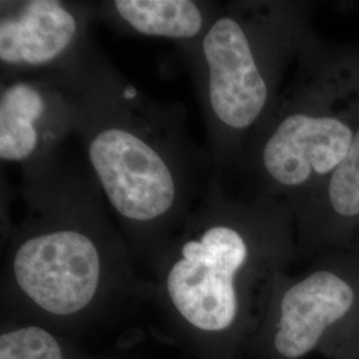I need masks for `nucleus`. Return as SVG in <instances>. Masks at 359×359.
<instances>
[{
    "instance_id": "nucleus-2",
    "label": "nucleus",
    "mask_w": 359,
    "mask_h": 359,
    "mask_svg": "<svg viewBox=\"0 0 359 359\" xmlns=\"http://www.w3.org/2000/svg\"><path fill=\"white\" fill-rule=\"evenodd\" d=\"M297 252L292 215L252 194L231 196L213 173L158 256L160 290L180 318L231 344L249 342Z\"/></svg>"
},
{
    "instance_id": "nucleus-4",
    "label": "nucleus",
    "mask_w": 359,
    "mask_h": 359,
    "mask_svg": "<svg viewBox=\"0 0 359 359\" xmlns=\"http://www.w3.org/2000/svg\"><path fill=\"white\" fill-rule=\"evenodd\" d=\"M305 16L304 7L290 1L219 4L203 38L181 50L218 179L236 173L246 145L277 103L287 69L309 41Z\"/></svg>"
},
{
    "instance_id": "nucleus-7",
    "label": "nucleus",
    "mask_w": 359,
    "mask_h": 359,
    "mask_svg": "<svg viewBox=\"0 0 359 359\" xmlns=\"http://www.w3.org/2000/svg\"><path fill=\"white\" fill-rule=\"evenodd\" d=\"M96 3L65 0L0 1L1 77L53 74L90 43Z\"/></svg>"
},
{
    "instance_id": "nucleus-10",
    "label": "nucleus",
    "mask_w": 359,
    "mask_h": 359,
    "mask_svg": "<svg viewBox=\"0 0 359 359\" xmlns=\"http://www.w3.org/2000/svg\"><path fill=\"white\" fill-rule=\"evenodd\" d=\"M219 3L200 0H108L96 3L97 20L124 32L165 39L184 50L203 38Z\"/></svg>"
},
{
    "instance_id": "nucleus-6",
    "label": "nucleus",
    "mask_w": 359,
    "mask_h": 359,
    "mask_svg": "<svg viewBox=\"0 0 359 359\" xmlns=\"http://www.w3.org/2000/svg\"><path fill=\"white\" fill-rule=\"evenodd\" d=\"M248 345L258 359H359L358 252L321 253L302 273H283Z\"/></svg>"
},
{
    "instance_id": "nucleus-3",
    "label": "nucleus",
    "mask_w": 359,
    "mask_h": 359,
    "mask_svg": "<svg viewBox=\"0 0 359 359\" xmlns=\"http://www.w3.org/2000/svg\"><path fill=\"white\" fill-rule=\"evenodd\" d=\"M65 145L22 172L6 271L8 294L57 318L88 311L129 278L115 217L84 156Z\"/></svg>"
},
{
    "instance_id": "nucleus-9",
    "label": "nucleus",
    "mask_w": 359,
    "mask_h": 359,
    "mask_svg": "<svg viewBox=\"0 0 359 359\" xmlns=\"http://www.w3.org/2000/svg\"><path fill=\"white\" fill-rule=\"evenodd\" d=\"M297 252L359 253V128L344 163L294 218Z\"/></svg>"
},
{
    "instance_id": "nucleus-5",
    "label": "nucleus",
    "mask_w": 359,
    "mask_h": 359,
    "mask_svg": "<svg viewBox=\"0 0 359 359\" xmlns=\"http://www.w3.org/2000/svg\"><path fill=\"white\" fill-rule=\"evenodd\" d=\"M358 128V60L325 63L309 40L236 173L248 194L281 206L294 221L344 163Z\"/></svg>"
},
{
    "instance_id": "nucleus-11",
    "label": "nucleus",
    "mask_w": 359,
    "mask_h": 359,
    "mask_svg": "<svg viewBox=\"0 0 359 359\" xmlns=\"http://www.w3.org/2000/svg\"><path fill=\"white\" fill-rule=\"evenodd\" d=\"M0 359H65V355L53 334L27 325L1 333Z\"/></svg>"
},
{
    "instance_id": "nucleus-1",
    "label": "nucleus",
    "mask_w": 359,
    "mask_h": 359,
    "mask_svg": "<svg viewBox=\"0 0 359 359\" xmlns=\"http://www.w3.org/2000/svg\"><path fill=\"white\" fill-rule=\"evenodd\" d=\"M53 74L74 95L75 137L118 228L158 258L213 176L184 108L145 95L93 43Z\"/></svg>"
},
{
    "instance_id": "nucleus-8",
    "label": "nucleus",
    "mask_w": 359,
    "mask_h": 359,
    "mask_svg": "<svg viewBox=\"0 0 359 359\" xmlns=\"http://www.w3.org/2000/svg\"><path fill=\"white\" fill-rule=\"evenodd\" d=\"M76 129V103L59 74L1 77L0 158L22 172L57 154Z\"/></svg>"
}]
</instances>
